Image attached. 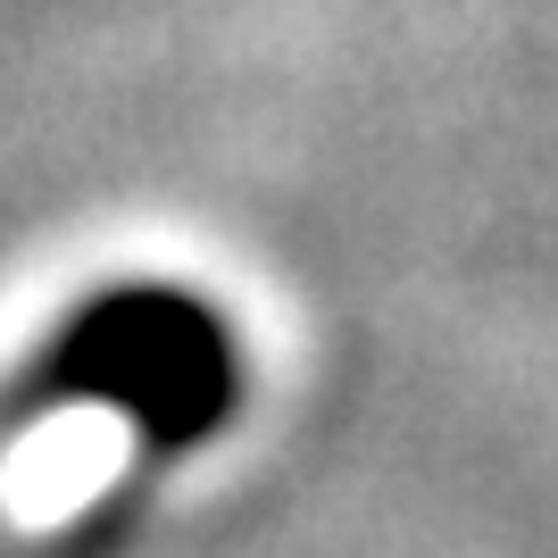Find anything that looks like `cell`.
<instances>
[{"instance_id": "1", "label": "cell", "mask_w": 558, "mask_h": 558, "mask_svg": "<svg viewBox=\"0 0 558 558\" xmlns=\"http://www.w3.org/2000/svg\"><path fill=\"white\" fill-rule=\"evenodd\" d=\"M233 400H242V350L217 326V308L167 283H117L43 342V359L9 384L0 417L117 409L150 459H175L209 442L233 417Z\"/></svg>"}]
</instances>
